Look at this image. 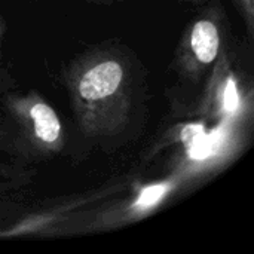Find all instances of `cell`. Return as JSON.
Instances as JSON below:
<instances>
[{
	"instance_id": "obj_1",
	"label": "cell",
	"mask_w": 254,
	"mask_h": 254,
	"mask_svg": "<svg viewBox=\"0 0 254 254\" xmlns=\"http://www.w3.org/2000/svg\"><path fill=\"white\" fill-rule=\"evenodd\" d=\"M132 76L124 58L95 52L77 61L67 74L74 116L88 137L119 132L131 112Z\"/></svg>"
},
{
	"instance_id": "obj_2",
	"label": "cell",
	"mask_w": 254,
	"mask_h": 254,
	"mask_svg": "<svg viewBox=\"0 0 254 254\" xmlns=\"http://www.w3.org/2000/svg\"><path fill=\"white\" fill-rule=\"evenodd\" d=\"M222 54V25L217 12L198 18L182 39L179 67L188 77L198 80L216 64Z\"/></svg>"
},
{
	"instance_id": "obj_3",
	"label": "cell",
	"mask_w": 254,
	"mask_h": 254,
	"mask_svg": "<svg viewBox=\"0 0 254 254\" xmlns=\"http://www.w3.org/2000/svg\"><path fill=\"white\" fill-rule=\"evenodd\" d=\"M16 113L27 128L30 140L40 149L57 152L63 146V127L57 112L42 98H22L16 103Z\"/></svg>"
},
{
	"instance_id": "obj_4",
	"label": "cell",
	"mask_w": 254,
	"mask_h": 254,
	"mask_svg": "<svg viewBox=\"0 0 254 254\" xmlns=\"http://www.w3.org/2000/svg\"><path fill=\"white\" fill-rule=\"evenodd\" d=\"M171 189L170 185H155L150 186L147 189H144V192L140 195L137 204L134 205L137 210H147L153 205H156L158 202H161V199L167 195V192Z\"/></svg>"
},
{
	"instance_id": "obj_5",
	"label": "cell",
	"mask_w": 254,
	"mask_h": 254,
	"mask_svg": "<svg viewBox=\"0 0 254 254\" xmlns=\"http://www.w3.org/2000/svg\"><path fill=\"white\" fill-rule=\"evenodd\" d=\"M235 4L246 22L249 34L252 36L254 25V0H235Z\"/></svg>"
},
{
	"instance_id": "obj_6",
	"label": "cell",
	"mask_w": 254,
	"mask_h": 254,
	"mask_svg": "<svg viewBox=\"0 0 254 254\" xmlns=\"http://www.w3.org/2000/svg\"><path fill=\"white\" fill-rule=\"evenodd\" d=\"M91 1L103 3V4H112V3H118V1H125V0H91Z\"/></svg>"
},
{
	"instance_id": "obj_7",
	"label": "cell",
	"mask_w": 254,
	"mask_h": 254,
	"mask_svg": "<svg viewBox=\"0 0 254 254\" xmlns=\"http://www.w3.org/2000/svg\"><path fill=\"white\" fill-rule=\"evenodd\" d=\"M3 31H4V22H3V21L0 19V37H1Z\"/></svg>"
},
{
	"instance_id": "obj_8",
	"label": "cell",
	"mask_w": 254,
	"mask_h": 254,
	"mask_svg": "<svg viewBox=\"0 0 254 254\" xmlns=\"http://www.w3.org/2000/svg\"><path fill=\"white\" fill-rule=\"evenodd\" d=\"M188 1H192V3H205L207 0H188Z\"/></svg>"
}]
</instances>
